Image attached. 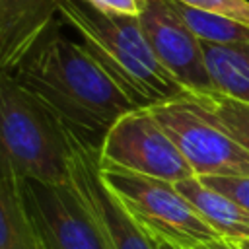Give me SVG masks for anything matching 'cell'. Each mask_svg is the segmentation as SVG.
Returning <instances> with one entry per match:
<instances>
[{"label":"cell","mask_w":249,"mask_h":249,"mask_svg":"<svg viewBox=\"0 0 249 249\" xmlns=\"http://www.w3.org/2000/svg\"><path fill=\"white\" fill-rule=\"evenodd\" d=\"M70 136V134H68ZM70 185L82 198L107 249H158L156 239L126 212L99 173L97 148L70 136Z\"/></svg>","instance_id":"cell-8"},{"label":"cell","mask_w":249,"mask_h":249,"mask_svg":"<svg viewBox=\"0 0 249 249\" xmlns=\"http://www.w3.org/2000/svg\"><path fill=\"white\" fill-rule=\"evenodd\" d=\"M99 173L115 198L154 239L189 249L220 237L177 191L175 183L117 169H99Z\"/></svg>","instance_id":"cell-4"},{"label":"cell","mask_w":249,"mask_h":249,"mask_svg":"<svg viewBox=\"0 0 249 249\" xmlns=\"http://www.w3.org/2000/svg\"><path fill=\"white\" fill-rule=\"evenodd\" d=\"M210 189L230 196L249 212V175L239 177H198Z\"/></svg>","instance_id":"cell-17"},{"label":"cell","mask_w":249,"mask_h":249,"mask_svg":"<svg viewBox=\"0 0 249 249\" xmlns=\"http://www.w3.org/2000/svg\"><path fill=\"white\" fill-rule=\"evenodd\" d=\"M189 249H241V245H239V241H233V239H228V237H216V239H210V241L196 243Z\"/></svg>","instance_id":"cell-19"},{"label":"cell","mask_w":249,"mask_h":249,"mask_svg":"<svg viewBox=\"0 0 249 249\" xmlns=\"http://www.w3.org/2000/svg\"><path fill=\"white\" fill-rule=\"evenodd\" d=\"M171 2H173L175 10L179 12V16L185 19V23L191 27V31L200 41L230 45V47H237V49L249 53V25H241V23L230 21L226 18L191 8L177 0H171Z\"/></svg>","instance_id":"cell-14"},{"label":"cell","mask_w":249,"mask_h":249,"mask_svg":"<svg viewBox=\"0 0 249 249\" xmlns=\"http://www.w3.org/2000/svg\"><path fill=\"white\" fill-rule=\"evenodd\" d=\"M14 76L70 136L97 150L115 121L136 109L82 43L60 33L58 21L19 62Z\"/></svg>","instance_id":"cell-1"},{"label":"cell","mask_w":249,"mask_h":249,"mask_svg":"<svg viewBox=\"0 0 249 249\" xmlns=\"http://www.w3.org/2000/svg\"><path fill=\"white\" fill-rule=\"evenodd\" d=\"M91 10L109 18H132L138 19L144 0H82Z\"/></svg>","instance_id":"cell-18"},{"label":"cell","mask_w":249,"mask_h":249,"mask_svg":"<svg viewBox=\"0 0 249 249\" xmlns=\"http://www.w3.org/2000/svg\"><path fill=\"white\" fill-rule=\"evenodd\" d=\"M156 243H158V249H179L177 245H173L169 241H163V239H156Z\"/></svg>","instance_id":"cell-20"},{"label":"cell","mask_w":249,"mask_h":249,"mask_svg":"<svg viewBox=\"0 0 249 249\" xmlns=\"http://www.w3.org/2000/svg\"><path fill=\"white\" fill-rule=\"evenodd\" d=\"M140 29L161 66L189 91H214L206 72L202 41L191 31L171 0H144Z\"/></svg>","instance_id":"cell-9"},{"label":"cell","mask_w":249,"mask_h":249,"mask_svg":"<svg viewBox=\"0 0 249 249\" xmlns=\"http://www.w3.org/2000/svg\"><path fill=\"white\" fill-rule=\"evenodd\" d=\"M189 97L204 113H208L226 130L230 138H233L241 148L249 152V103L237 101L218 91H206L195 95L189 93Z\"/></svg>","instance_id":"cell-15"},{"label":"cell","mask_w":249,"mask_h":249,"mask_svg":"<svg viewBox=\"0 0 249 249\" xmlns=\"http://www.w3.org/2000/svg\"><path fill=\"white\" fill-rule=\"evenodd\" d=\"M177 2L226 18L241 25H249V0H177Z\"/></svg>","instance_id":"cell-16"},{"label":"cell","mask_w":249,"mask_h":249,"mask_svg":"<svg viewBox=\"0 0 249 249\" xmlns=\"http://www.w3.org/2000/svg\"><path fill=\"white\" fill-rule=\"evenodd\" d=\"M196 177L249 175V152L204 113L189 93L148 107Z\"/></svg>","instance_id":"cell-5"},{"label":"cell","mask_w":249,"mask_h":249,"mask_svg":"<svg viewBox=\"0 0 249 249\" xmlns=\"http://www.w3.org/2000/svg\"><path fill=\"white\" fill-rule=\"evenodd\" d=\"M60 0H0V70L14 72L56 23Z\"/></svg>","instance_id":"cell-10"},{"label":"cell","mask_w":249,"mask_h":249,"mask_svg":"<svg viewBox=\"0 0 249 249\" xmlns=\"http://www.w3.org/2000/svg\"><path fill=\"white\" fill-rule=\"evenodd\" d=\"M58 19L76 31L86 51L132 105L150 107L189 93L156 58L138 19L103 16L82 0H60Z\"/></svg>","instance_id":"cell-2"},{"label":"cell","mask_w":249,"mask_h":249,"mask_svg":"<svg viewBox=\"0 0 249 249\" xmlns=\"http://www.w3.org/2000/svg\"><path fill=\"white\" fill-rule=\"evenodd\" d=\"M41 249H107L70 183L21 181Z\"/></svg>","instance_id":"cell-7"},{"label":"cell","mask_w":249,"mask_h":249,"mask_svg":"<svg viewBox=\"0 0 249 249\" xmlns=\"http://www.w3.org/2000/svg\"><path fill=\"white\" fill-rule=\"evenodd\" d=\"M97 161L99 169L128 171L167 183L196 177L148 107H136L115 121L97 150Z\"/></svg>","instance_id":"cell-6"},{"label":"cell","mask_w":249,"mask_h":249,"mask_svg":"<svg viewBox=\"0 0 249 249\" xmlns=\"http://www.w3.org/2000/svg\"><path fill=\"white\" fill-rule=\"evenodd\" d=\"M239 245H241V249H249V239H243V241H239Z\"/></svg>","instance_id":"cell-21"},{"label":"cell","mask_w":249,"mask_h":249,"mask_svg":"<svg viewBox=\"0 0 249 249\" xmlns=\"http://www.w3.org/2000/svg\"><path fill=\"white\" fill-rule=\"evenodd\" d=\"M72 146L62 124L10 70H0V179L70 183Z\"/></svg>","instance_id":"cell-3"},{"label":"cell","mask_w":249,"mask_h":249,"mask_svg":"<svg viewBox=\"0 0 249 249\" xmlns=\"http://www.w3.org/2000/svg\"><path fill=\"white\" fill-rule=\"evenodd\" d=\"M0 249H41L21 181L0 179Z\"/></svg>","instance_id":"cell-13"},{"label":"cell","mask_w":249,"mask_h":249,"mask_svg":"<svg viewBox=\"0 0 249 249\" xmlns=\"http://www.w3.org/2000/svg\"><path fill=\"white\" fill-rule=\"evenodd\" d=\"M202 54L214 91L249 103V53L202 41Z\"/></svg>","instance_id":"cell-12"},{"label":"cell","mask_w":249,"mask_h":249,"mask_svg":"<svg viewBox=\"0 0 249 249\" xmlns=\"http://www.w3.org/2000/svg\"><path fill=\"white\" fill-rule=\"evenodd\" d=\"M175 187L220 237L233 241L249 239V212L235 200L210 189L198 177L179 181Z\"/></svg>","instance_id":"cell-11"}]
</instances>
